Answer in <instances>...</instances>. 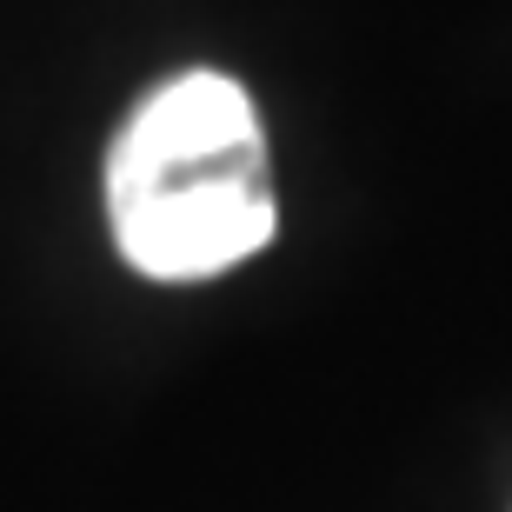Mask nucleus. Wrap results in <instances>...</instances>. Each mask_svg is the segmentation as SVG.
<instances>
[{
    "label": "nucleus",
    "instance_id": "nucleus-1",
    "mask_svg": "<svg viewBox=\"0 0 512 512\" xmlns=\"http://www.w3.org/2000/svg\"><path fill=\"white\" fill-rule=\"evenodd\" d=\"M100 193L140 280H220L280 233L266 120L220 67H187L140 94L107 147Z\"/></svg>",
    "mask_w": 512,
    "mask_h": 512
}]
</instances>
